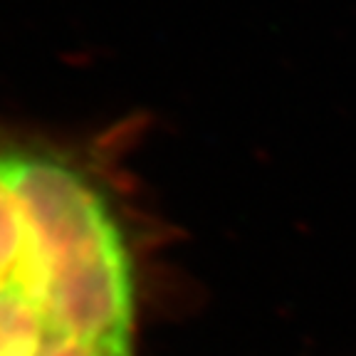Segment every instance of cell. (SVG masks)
Here are the masks:
<instances>
[{
    "label": "cell",
    "mask_w": 356,
    "mask_h": 356,
    "mask_svg": "<svg viewBox=\"0 0 356 356\" xmlns=\"http://www.w3.org/2000/svg\"><path fill=\"white\" fill-rule=\"evenodd\" d=\"M40 356H92V351L84 349L77 339L67 337V334L57 332L50 337V341L44 344V349L40 351Z\"/></svg>",
    "instance_id": "obj_4"
},
{
    "label": "cell",
    "mask_w": 356,
    "mask_h": 356,
    "mask_svg": "<svg viewBox=\"0 0 356 356\" xmlns=\"http://www.w3.org/2000/svg\"><path fill=\"white\" fill-rule=\"evenodd\" d=\"M6 277H28L40 284L28 222L10 193L0 186V280Z\"/></svg>",
    "instance_id": "obj_3"
},
{
    "label": "cell",
    "mask_w": 356,
    "mask_h": 356,
    "mask_svg": "<svg viewBox=\"0 0 356 356\" xmlns=\"http://www.w3.org/2000/svg\"><path fill=\"white\" fill-rule=\"evenodd\" d=\"M0 186L28 222L50 317L92 356H136V284L99 186L77 166L0 146Z\"/></svg>",
    "instance_id": "obj_1"
},
{
    "label": "cell",
    "mask_w": 356,
    "mask_h": 356,
    "mask_svg": "<svg viewBox=\"0 0 356 356\" xmlns=\"http://www.w3.org/2000/svg\"><path fill=\"white\" fill-rule=\"evenodd\" d=\"M57 332L35 280H0V356H40Z\"/></svg>",
    "instance_id": "obj_2"
}]
</instances>
